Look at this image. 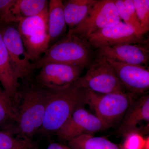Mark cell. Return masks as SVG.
<instances>
[{"mask_svg":"<svg viewBox=\"0 0 149 149\" xmlns=\"http://www.w3.org/2000/svg\"><path fill=\"white\" fill-rule=\"evenodd\" d=\"M18 120L10 133L18 137L32 139L42 125L48 101L47 92L35 84L19 90Z\"/></svg>","mask_w":149,"mask_h":149,"instance_id":"1","label":"cell"},{"mask_svg":"<svg viewBox=\"0 0 149 149\" xmlns=\"http://www.w3.org/2000/svg\"><path fill=\"white\" fill-rule=\"evenodd\" d=\"M92 47L85 39L67 32L49 47L37 61L32 63L34 71L45 65L58 63L81 67L91 66L95 59Z\"/></svg>","mask_w":149,"mask_h":149,"instance_id":"2","label":"cell"},{"mask_svg":"<svg viewBox=\"0 0 149 149\" xmlns=\"http://www.w3.org/2000/svg\"><path fill=\"white\" fill-rule=\"evenodd\" d=\"M46 90L47 103L42 125L38 133L47 136L56 134L75 108L84 104V89L79 87L75 81L64 89Z\"/></svg>","mask_w":149,"mask_h":149,"instance_id":"3","label":"cell"},{"mask_svg":"<svg viewBox=\"0 0 149 149\" xmlns=\"http://www.w3.org/2000/svg\"><path fill=\"white\" fill-rule=\"evenodd\" d=\"M137 97L127 93L100 94L84 89L83 103L95 111V115L108 129L120 123L130 104Z\"/></svg>","mask_w":149,"mask_h":149,"instance_id":"4","label":"cell"},{"mask_svg":"<svg viewBox=\"0 0 149 149\" xmlns=\"http://www.w3.org/2000/svg\"><path fill=\"white\" fill-rule=\"evenodd\" d=\"M48 8L36 16L19 22V32L30 61H37L49 47Z\"/></svg>","mask_w":149,"mask_h":149,"instance_id":"5","label":"cell"},{"mask_svg":"<svg viewBox=\"0 0 149 149\" xmlns=\"http://www.w3.org/2000/svg\"><path fill=\"white\" fill-rule=\"evenodd\" d=\"M76 83L81 88L100 94L126 93L113 68L104 59L96 58L85 75Z\"/></svg>","mask_w":149,"mask_h":149,"instance_id":"6","label":"cell"},{"mask_svg":"<svg viewBox=\"0 0 149 149\" xmlns=\"http://www.w3.org/2000/svg\"><path fill=\"white\" fill-rule=\"evenodd\" d=\"M18 24L12 22L0 25V29L15 72L19 79L29 83L34 71L19 35Z\"/></svg>","mask_w":149,"mask_h":149,"instance_id":"7","label":"cell"},{"mask_svg":"<svg viewBox=\"0 0 149 149\" xmlns=\"http://www.w3.org/2000/svg\"><path fill=\"white\" fill-rule=\"evenodd\" d=\"M115 0H97L86 18L68 33L87 40L94 32L121 21Z\"/></svg>","mask_w":149,"mask_h":149,"instance_id":"8","label":"cell"},{"mask_svg":"<svg viewBox=\"0 0 149 149\" xmlns=\"http://www.w3.org/2000/svg\"><path fill=\"white\" fill-rule=\"evenodd\" d=\"M81 104L56 133L62 141H67L83 135H92L107 129L98 118L88 111Z\"/></svg>","mask_w":149,"mask_h":149,"instance_id":"9","label":"cell"},{"mask_svg":"<svg viewBox=\"0 0 149 149\" xmlns=\"http://www.w3.org/2000/svg\"><path fill=\"white\" fill-rule=\"evenodd\" d=\"M35 85L49 90H59L70 86L80 77L84 68L71 65L49 63L40 68Z\"/></svg>","mask_w":149,"mask_h":149,"instance_id":"10","label":"cell"},{"mask_svg":"<svg viewBox=\"0 0 149 149\" xmlns=\"http://www.w3.org/2000/svg\"><path fill=\"white\" fill-rule=\"evenodd\" d=\"M104 59L113 68L126 93L141 96L148 91L149 71L148 67L127 64L108 59Z\"/></svg>","mask_w":149,"mask_h":149,"instance_id":"11","label":"cell"},{"mask_svg":"<svg viewBox=\"0 0 149 149\" xmlns=\"http://www.w3.org/2000/svg\"><path fill=\"white\" fill-rule=\"evenodd\" d=\"M87 40L92 47L96 49L123 44L149 43L148 39L137 35L132 28L122 20L114 25L94 32Z\"/></svg>","mask_w":149,"mask_h":149,"instance_id":"12","label":"cell"},{"mask_svg":"<svg viewBox=\"0 0 149 149\" xmlns=\"http://www.w3.org/2000/svg\"><path fill=\"white\" fill-rule=\"evenodd\" d=\"M96 58L108 59L134 65L148 67L149 43L123 44L97 49Z\"/></svg>","mask_w":149,"mask_h":149,"instance_id":"13","label":"cell"},{"mask_svg":"<svg viewBox=\"0 0 149 149\" xmlns=\"http://www.w3.org/2000/svg\"><path fill=\"white\" fill-rule=\"evenodd\" d=\"M143 121L147 123L149 122V95L148 94L134 99L115 133L123 137L133 131H139L143 135L142 130L138 127Z\"/></svg>","mask_w":149,"mask_h":149,"instance_id":"14","label":"cell"},{"mask_svg":"<svg viewBox=\"0 0 149 149\" xmlns=\"http://www.w3.org/2000/svg\"><path fill=\"white\" fill-rule=\"evenodd\" d=\"M19 78L11 64L6 48L0 29V83L17 108L19 103Z\"/></svg>","mask_w":149,"mask_h":149,"instance_id":"15","label":"cell"},{"mask_svg":"<svg viewBox=\"0 0 149 149\" xmlns=\"http://www.w3.org/2000/svg\"><path fill=\"white\" fill-rule=\"evenodd\" d=\"M48 27L50 39L49 47L51 45H53L67 32L68 27L63 1L51 0L49 2Z\"/></svg>","mask_w":149,"mask_h":149,"instance_id":"16","label":"cell"},{"mask_svg":"<svg viewBox=\"0 0 149 149\" xmlns=\"http://www.w3.org/2000/svg\"><path fill=\"white\" fill-rule=\"evenodd\" d=\"M97 0L63 1L65 21L68 30L79 25L86 18Z\"/></svg>","mask_w":149,"mask_h":149,"instance_id":"17","label":"cell"},{"mask_svg":"<svg viewBox=\"0 0 149 149\" xmlns=\"http://www.w3.org/2000/svg\"><path fill=\"white\" fill-rule=\"evenodd\" d=\"M48 4L47 0H15L12 13L19 21L40 14L47 8Z\"/></svg>","mask_w":149,"mask_h":149,"instance_id":"18","label":"cell"},{"mask_svg":"<svg viewBox=\"0 0 149 149\" xmlns=\"http://www.w3.org/2000/svg\"><path fill=\"white\" fill-rule=\"evenodd\" d=\"M72 149H121L120 145L112 143L102 137L83 135L68 141Z\"/></svg>","mask_w":149,"mask_h":149,"instance_id":"19","label":"cell"},{"mask_svg":"<svg viewBox=\"0 0 149 149\" xmlns=\"http://www.w3.org/2000/svg\"><path fill=\"white\" fill-rule=\"evenodd\" d=\"M17 108L4 90L0 87V127L10 131L18 120Z\"/></svg>","mask_w":149,"mask_h":149,"instance_id":"20","label":"cell"},{"mask_svg":"<svg viewBox=\"0 0 149 149\" xmlns=\"http://www.w3.org/2000/svg\"><path fill=\"white\" fill-rule=\"evenodd\" d=\"M0 149H40L32 139L19 137L6 131L0 130Z\"/></svg>","mask_w":149,"mask_h":149,"instance_id":"21","label":"cell"},{"mask_svg":"<svg viewBox=\"0 0 149 149\" xmlns=\"http://www.w3.org/2000/svg\"><path fill=\"white\" fill-rule=\"evenodd\" d=\"M124 141L120 145L121 149H149V138L144 137L139 131H133L124 136Z\"/></svg>","mask_w":149,"mask_h":149,"instance_id":"22","label":"cell"},{"mask_svg":"<svg viewBox=\"0 0 149 149\" xmlns=\"http://www.w3.org/2000/svg\"><path fill=\"white\" fill-rule=\"evenodd\" d=\"M143 35L149 30V0H133Z\"/></svg>","mask_w":149,"mask_h":149,"instance_id":"23","label":"cell"},{"mask_svg":"<svg viewBox=\"0 0 149 149\" xmlns=\"http://www.w3.org/2000/svg\"><path fill=\"white\" fill-rule=\"evenodd\" d=\"M115 3L120 19H122L124 23L132 28L137 35L140 37H143L141 24L139 22L136 21L133 18L125 8L123 0H115Z\"/></svg>","mask_w":149,"mask_h":149,"instance_id":"24","label":"cell"},{"mask_svg":"<svg viewBox=\"0 0 149 149\" xmlns=\"http://www.w3.org/2000/svg\"><path fill=\"white\" fill-rule=\"evenodd\" d=\"M15 0H0V25L12 22L18 23L19 20L15 17L11 8Z\"/></svg>","mask_w":149,"mask_h":149,"instance_id":"25","label":"cell"},{"mask_svg":"<svg viewBox=\"0 0 149 149\" xmlns=\"http://www.w3.org/2000/svg\"><path fill=\"white\" fill-rule=\"evenodd\" d=\"M46 149H72L68 146L58 143H52Z\"/></svg>","mask_w":149,"mask_h":149,"instance_id":"26","label":"cell"}]
</instances>
